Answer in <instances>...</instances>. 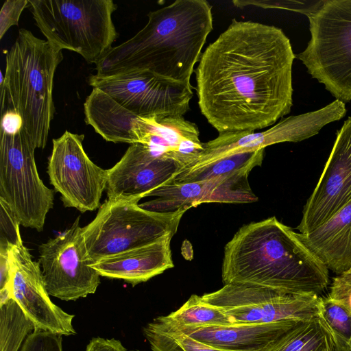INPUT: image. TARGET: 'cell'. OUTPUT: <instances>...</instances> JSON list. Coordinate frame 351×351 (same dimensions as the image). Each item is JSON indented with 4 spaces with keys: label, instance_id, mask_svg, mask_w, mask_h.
I'll use <instances>...</instances> for the list:
<instances>
[{
    "label": "cell",
    "instance_id": "obj_10",
    "mask_svg": "<svg viewBox=\"0 0 351 351\" xmlns=\"http://www.w3.org/2000/svg\"><path fill=\"white\" fill-rule=\"evenodd\" d=\"M117 103L139 117H180L190 110L193 86L136 71L108 76L91 75L88 80Z\"/></svg>",
    "mask_w": 351,
    "mask_h": 351
},
{
    "label": "cell",
    "instance_id": "obj_3",
    "mask_svg": "<svg viewBox=\"0 0 351 351\" xmlns=\"http://www.w3.org/2000/svg\"><path fill=\"white\" fill-rule=\"evenodd\" d=\"M221 276L223 285L293 295H319L329 283L328 268L276 217L240 228L224 247Z\"/></svg>",
    "mask_w": 351,
    "mask_h": 351
},
{
    "label": "cell",
    "instance_id": "obj_7",
    "mask_svg": "<svg viewBox=\"0 0 351 351\" xmlns=\"http://www.w3.org/2000/svg\"><path fill=\"white\" fill-rule=\"evenodd\" d=\"M311 39L298 55L336 99L351 101V0H324L308 16Z\"/></svg>",
    "mask_w": 351,
    "mask_h": 351
},
{
    "label": "cell",
    "instance_id": "obj_35",
    "mask_svg": "<svg viewBox=\"0 0 351 351\" xmlns=\"http://www.w3.org/2000/svg\"><path fill=\"white\" fill-rule=\"evenodd\" d=\"M85 351H128L122 343L115 339L95 337L87 345Z\"/></svg>",
    "mask_w": 351,
    "mask_h": 351
},
{
    "label": "cell",
    "instance_id": "obj_29",
    "mask_svg": "<svg viewBox=\"0 0 351 351\" xmlns=\"http://www.w3.org/2000/svg\"><path fill=\"white\" fill-rule=\"evenodd\" d=\"M20 221L8 204L0 197V249L23 245Z\"/></svg>",
    "mask_w": 351,
    "mask_h": 351
},
{
    "label": "cell",
    "instance_id": "obj_4",
    "mask_svg": "<svg viewBox=\"0 0 351 351\" xmlns=\"http://www.w3.org/2000/svg\"><path fill=\"white\" fill-rule=\"evenodd\" d=\"M63 60L62 50L29 30L20 29L5 56L1 83V111L14 110L35 148L47 145L55 106L56 70Z\"/></svg>",
    "mask_w": 351,
    "mask_h": 351
},
{
    "label": "cell",
    "instance_id": "obj_16",
    "mask_svg": "<svg viewBox=\"0 0 351 351\" xmlns=\"http://www.w3.org/2000/svg\"><path fill=\"white\" fill-rule=\"evenodd\" d=\"M182 167L158 156L141 143L131 144L108 171V199L139 202L156 189L171 182Z\"/></svg>",
    "mask_w": 351,
    "mask_h": 351
},
{
    "label": "cell",
    "instance_id": "obj_30",
    "mask_svg": "<svg viewBox=\"0 0 351 351\" xmlns=\"http://www.w3.org/2000/svg\"><path fill=\"white\" fill-rule=\"evenodd\" d=\"M324 0L317 1H232L234 6L243 8L252 5L262 8H278L302 13L307 16L315 12L324 3Z\"/></svg>",
    "mask_w": 351,
    "mask_h": 351
},
{
    "label": "cell",
    "instance_id": "obj_26",
    "mask_svg": "<svg viewBox=\"0 0 351 351\" xmlns=\"http://www.w3.org/2000/svg\"><path fill=\"white\" fill-rule=\"evenodd\" d=\"M34 330L33 322L13 299L0 304V351H19Z\"/></svg>",
    "mask_w": 351,
    "mask_h": 351
},
{
    "label": "cell",
    "instance_id": "obj_17",
    "mask_svg": "<svg viewBox=\"0 0 351 351\" xmlns=\"http://www.w3.org/2000/svg\"><path fill=\"white\" fill-rule=\"evenodd\" d=\"M246 176H220L189 182H168L147 195L155 199L140 204L156 213L186 211L202 203H250L257 201Z\"/></svg>",
    "mask_w": 351,
    "mask_h": 351
},
{
    "label": "cell",
    "instance_id": "obj_32",
    "mask_svg": "<svg viewBox=\"0 0 351 351\" xmlns=\"http://www.w3.org/2000/svg\"><path fill=\"white\" fill-rule=\"evenodd\" d=\"M328 297L351 312V267L332 279Z\"/></svg>",
    "mask_w": 351,
    "mask_h": 351
},
{
    "label": "cell",
    "instance_id": "obj_19",
    "mask_svg": "<svg viewBox=\"0 0 351 351\" xmlns=\"http://www.w3.org/2000/svg\"><path fill=\"white\" fill-rule=\"evenodd\" d=\"M169 321L187 335L226 351H267L285 332L300 322L184 326Z\"/></svg>",
    "mask_w": 351,
    "mask_h": 351
},
{
    "label": "cell",
    "instance_id": "obj_25",
    "mask_svg": "<svg viewBox=\"0 0 351 351\" xmlns=\"http://www.w3.org/2000/svg\"><path fill=\"white\" fill-rule=\"evenodd\" d=\"M152 351H226L202 343L182 332L165 316H159L143 329Z\"/></svg>",
    "mask_w": 351,
    "mask_h": 351
},
{
    "label": "cell",
    "instance_id": "obj_5",
    "mask_svg": "<svg viewBox=\"0 0 351 351\" xmlns=\"http://www.w3.org/2000/svg\"><path fill=\"white\" fill-rule=\"evenodd\" d=\"M35 23L49 43L99 62L113 47L117 32L112 0H29Z\"/></svg>",
    "mask_w": 351,
    "mask_h": 351
},
{
    "label": "cell",
    "instance_id": "obj_1",
    "mask_svg": "<svg viewBox=\"0 0 351 351\" xmlns=\"http://www.w3.org/2000/svg\"><path fill=\"white\" fill-rule=\"evenodd\" d=\"M295 58L280 28L233 19L195 69L201 113L219 134L274 125L293 105Z\"/></svg>",
    "mask_w": 351,
    "mask_h": 351
},
{
    "label": "cell",
    "instance_id": "obj_2",
    "mask_svg": "<svg viewBox=\"0 0 351 351\" xmlns=\"http://www.w3.org/2000/svg\"><path fill=\"white\" fill-rule=\"evenodd\" d=\"M147 24L113 47L95 65L97 75L136 71L191 84L194 67L213 30L212 5L206 0H176L149 12Z\"/></svg>",
    "mask_w": 351,
    "mask_h": 351
},
{
    "label": "cell",
    "instance_id": "obj_6",
    "mask_svg": "<svg viewBox=\"0 0 351 351\" xmlns=\"http://www.w3.org/2000/svg\"><path fill=\"white\" fill-rule=\"evenodd\" d=\"M138 203L107 199L95 219L82 228L90 264L176 233L186 211L152 212L143 209Z\"/></svg>",
    "mask_w": 351,
    "mask_h": 351
},
{
    "label": "cell",
    "instance_id": "obj_15",
    "mask_svg": "<svg viewBox=\"0 0 351 351\" xmlns=\"http://www.w3.org/2000/svg\"><path fill=\"white\" fill-rule=\"evenodd\" d=\"M351 201V117L337 132L317 184L303 209L297 229L308 233Z\"/></svg>",
    "mask_w": 351,
    "mask_h": 351
},
{
    "label": "cell",
    "instance_id": "obj_8",
    "mask_svg": "<svg viewBox=\"0 0 351 351\" xmlns=\"http://www.w3.org/2000/svg\"><path fill=\"white\" fill-rule=\"evenodd\" d=\"M0 136V197L21 225L40 232L53 206L54 192L39 176L36 148L23 127L13 132L1 130Z\"/></svg>",
    "mask_w": 351,
    "mask_h": 351
},
{
    "label": "cell",
    "instance_id": "obj_31",
    "mask_svg": "<svg viewBox=\"0 0 351 351\" xmlns=\"http://www.w3.org/2000/svg\"><path fill=\"white\" fill-rule=\"evenodd\" d=\"M20 351H62V335L35 330L24 341Z\"/></svg>",
    "mask_w": 351,
    "mask_h": 351
},
{
    "label": "cell",
    "instance_id": "obj_14",
    "mask_svg": "<svg viewBox=\"0 0 351 351\" xmlns=\"http://www.w3.org/2000/svg\"><path fill=\"white\" fill-rule=\"evenodd\" d=\"M11 265L10 298L33 322L35 330L61 335H74L73 315L64 311L50 299L39 261L32 260L23 245L9 250Z\"/></svg>",
    "mask_w": 351,
    "mask_h": 351
},
{
    "label": "cell",
    "instance_id": "obj_20",
    "mask_svg": "<svg viewBox=\"0 0 351 351\" xmlns=\"http://www.w3.org/2000/svg\"><path fill=\"white\" fill-rule=\"evenodd\" d=\"M173 236L152 243L108 256L90 265L100 275L121 279L135 286L173 267L170 248Z\"/></svg>",
    "mask_w": 351,
    "mask_h": 351
},
{
    "label": "cell",
    "instance_id": "obj_33",
    "mask_svg": "<svg viewBox=\"0 0 351 351\" xmlns=\"http://www.w3.org/2000/svg\"><path fill=\"white\" fill-rule=\"evenodd\" d=\"M29 5V0H7L0 11V39L13 25H17L23 10Z\"/></svg>",
    "mask_w": 351,
    "mask_h": 351
},
{
    "label": "cell",
    "instance_id": "obj_18",
    "mask_svg": "<svg viewBox=\"0 0 351 351\" xmlns=\"http://www.w3.org/2000/svg\"><path fill=\"white\" fill-rule=\"evenodd\" d=\"M133 131L137 143L158 156L177 162L182 169L191 165L204 150L197 125L184 117H138Z\"/></svg>",
    "mask_w": 351,
    "mask_h": 351
},
{
    "label": "cell",
    "instance_id": "obj_36",
    "mask_svg": "<svg viewBox=\"0 0 351 351\" xmlns=\"http://www.w3.org/2000/svg\"><path fill=\"white\" fill-rule=\"evenodd\" d=\"M129 351H141V350H129Z\"/></svg>",
    "mask_w": 351,
    "mask_h": 351
},
{
    "label": "cell",
    "instance_id": "obj_11",
    "mask_svg": "<svg viewBox=\"0 0 351 351\" xmlns=\"http://www.w3.org/2000/svg\"><path fill=\"white\" fill-rule=\"evenodd\" d=\"M84 134L68 130L53 138L47 171L51 184L61 195L63 205L81 213L100 207L108 182L107 169L89 158L84 149Z\"/></svg>",
    "mask_w": 351,
    "mask_h": 351
},
{
    "label": "cell",
    "instance_id": "obj_13",
    "mask_svg": "<svg viewBox=\"0 0 351 351\" xmlns=\"http://www.w3.org/2000/svg\"><path fill=\"white\" fill-rule=\"evenodd\" d=\"M346 113L345 104L336 99L319 110L285 118L263 132L219 134L215 139L203 143L204 150L196 160L182 170L197 169L233 154L257 151L279 143L303 141L317 134L328 123L342 119Z\"/></svg>",
    "mask_w": 351,
    "mask_h": 351
},
{
    "label": "cell",
    "instance_id": "obj_28",
    "mask_svg": "<svg viewBox=\"0 0 351 351\" xmlns=\"http://www.w3.org/2000/svg\"><path fill=\"white\" fill-rule=\"evenodd\" d=\"M319 315L331 333L334 351H351V312L327 296L322 297Z\"/></svg>",
    "mask_w": 351,
    "mask_h": 351
},
{
    "label": "cell",
    "instance_id": "obj_27",
    "mask_svg": "<svg viewBox=\"0 0 351 351\" xmlns=\"http://www.w3.org/2000/svg\"><path fill=\"white\" fill-rule=\"evenodd\" d=\"M174 324L184 326L230 325L233 323L221 309L193 294L176 311L166 315Z\"/></svg>",
    "mask_w": 351,
    "mask_h": 351
},
{
    "label": "cell",
    "instance_id": "obj_9",
    "mask_svg": "<svg viewBox=\"0 0 351 351\" xmlns=\"http://www.w3.org/2000/svg\"><path fill=\"white\" fill-rule=\"evenodd\" d=\"M201 296L225 313L232 323L239 324L309 320L319 316L322 300L317 294H287L262 287L233 283Z\"/></svg>",
    "mask_w": 351,
    "mask_h": 351
},
{
    "label": "cell",
    "instance_id": "obj_34",
    "mask_svg": "<svg viewBox=\"0 0 351 351\" xmlns=\"http://www.w3.org/2000/svg\"><path fill=\"white\" fill-rule=\"evenodd\" d=\"M11 265L9 250L0 249V304L10 299Z\"/></svg>",
    "mask_w": 351,
    "mask_h": 351
},
{
    "label": "cell",
    "instance_id": "obj_24",
    "mask_svg": "<svg viewBox=\"0 0 351 351\" xmlns=\"http://www.w3.org/2000/svg\"><path fill=\"white\" fill-rule=\"evenodd\" d=\"M265 149L240 152L221 158L203 167L181 170L172 182H189L220 176H246L256 167L261 166Z\"/></svg>",
    "mask_w": 351,
    "mask_h": 351
},
{
    "label": "cell",
    "instance_id": "obj_21",
    "mask_svg": "<svg viewBox=\"0 0 351 351\" xmlns=\"http://www.w3.org/2000/svg\"><path fill=\"white\" fill-rule=\"evenodd\" d=\"M299 236L327 268L340 274L351 267V201L326 222Z\"/></svg>",
    "mask_w": 351,
    "mask_h": 351
},
{
    "label": "cell",
    "instance_id": "obj_22",
    "mask_svg": "<svg viewBox=\"0 0 351 351\" xmlns=\"http://www.w3.org/2000/svg\"><path fill=\"white\" fill-rule=\"evenodd\" d=\"M85 122L104 140L136 143L133 128L138 117L98 88H93L84 104Z\"/></svg>",
    "mask_w": 351,
    "mask_h": 351
},
{
    "label": "cell",
    "instance_id": "obj_12",
    "mask_svg": "<svg viewBox=\"0 0 351 351\" xmlns=\"http://www.w3.org/2000/svg\"><path fill=\"white\" fill-rule=\"evenodd\" d=\"M77 217L64 233L38 247L45 288L49 295L75 301L94 293L100 275L90 265Z\"/></svg>",
    "mask_w": 351,
    "mask_h": 351
},
{
    "label": "cell",
    "instance_id": "obj_23",
    "mask_svg": "<svg viewBox=\"0 0 351 351\" xmlns=\"http://www.w3.org/2000/svg\"><path fill=\"white\" fill-rule=\"evenodd\" d=\"M267 351H334V346L331 333L319 315L298 322Z\"/></svg>",
    "mask_w": 351,
    "mask_h": 351
}]
</instances>
